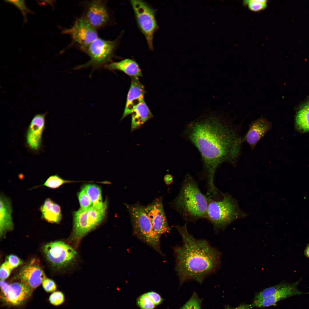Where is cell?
<instances>
[{"label": "cell", "mask_w": 309, "mask_h": 309, "mask_svg": "<svg viewBox=\"0 0 309 309\" xmlns=\"http://www.w3.org/2000/svg\"><path fill=\"white\" fill-rule=\"evenodd\" d=\"M268 1L266 0H247L243 2V4L250 11L255 12L262 11L267 7Z\"/></svg>", "instance_id": "obj_27"}, {"label": "cell", "mask_w": 309, "mask_h": 309, "mask_svg": "<svg viewBox=\"0 0 309 309\" xmlns=\"http://www.w3.org/2000/svg\"><path fill=\"white\" fill-rule=\"evenodd\" d=\"M299 281L288 283L283 282L282 286L273 295L259 300L253 301L252 307L262 308L273 306L278 301L287 298L298 295L309 294L299 290L298 286Z\"/></svg>", "instance_id": "obj_13"}, {"label": "cell", "mask_w": 309, "mask_h": 309, "mask_svg": "<svg viewBox=\"0 0 309 309\" xmlns=\"http://www.w3.org/2000/svg\"><path fill=\"white\" fill-rule=\"evenodd\" d=\"M308 110L309 111V101L305 104L302 107V108Z\"/></svg>", "instance_id": "obj_41"}, {"label": "cell", "mask_w": 309, "mask_h": 309, "mask_svg": "<svg viewBox=\"0 0 309 309\" xmlns=\"http://www.w3.org/2000/svg\"><path fill=\"white\" fill-rule=\"evenodd\" d=\"M42 286L44 290L47 292H52L56 289V285L52 280L45 278L42 282Z\"/></svg>", "instance_id": "obj_35"}, {"label": "cell", "mask_w": 309, "mask_h": 309, "mask_svg": "<svg viewBox=\"0 0 309 309\" xmlns=\"http://www.w3.org/2000/svg\"><path fill=\"white\" fill-rule=\"evenodd\" d=\"M175 227L181 236L183 244L176 247L175 270L183 283L194 280L201 283L220 266L221 254L206 240L197 239L188 231L187 223Z\"/></svg>", "instance_id": "obj_2"}, {"label": "cell", "mask_w": 309, "mask_h": 309, "mask_svg": "<svg viewBox=\"0 0 309 309\" xmlns=\"http://www.w3.org/2000/svg\"><path fill=\"white\" fill-rule=\"evenodd\" d=\"M119 38L114 40H108L98 37L92 42L84 52L90 58L84 64L75 68V69L92 67L95 69L105 66L111 62L114 57V52L118 46Z\"/></svg>", "instance_id": "obj_6"}, {"label": "cell", "mask_w": 309, "mask_h": 309, "mask_svg": "<svg viewBox=\"0 0 309 309\" xmlns=\"http://www.w3.org/2000/svg\"><path fill=\"white\" fill-rule=\"evenodd\" d=\"M73 182H74L65 180L57 175H54L49 177L43 184L34 187L29 189V190L42 186H45L51 189H55L64 184Z\"/></svg>", "instance_id": "obj_25"}, {"label": "cell", "mask_w": 309, "mask_h": 309, "mask_svg": "<svg viewBox=\"0 0 309 309\" xmlns=\"http://www.w3.org/2000/svg\"><path fill=\"white\" fill-rule=\"evenodd\" d=\"M83 188L90 199L93 206L100 207L103 205L101 190L100 187L94 184H88Z\"/></svg>", "instance_id": "obj_24"}, {"label": "cell", "mask_w": 309, "mask_h": 309, "mask_svg": "<svg viewBox=\"0 0 309 309\" xmlns=\"http://www.w3.org/2000/svg\"><path fill=\"white\" fill-rule=\"evenodd\" d=\"M0 236L2 237L7 232L13 230L14 224L11 199L2 193L0 196Z\"/></svg>", "instance_id": "obj_18"}, {"label": "cell", "mask_w": 309, "mask_h": 309, "mask_svg": "<svg viewBox=\"0 0 309 309\" xmlns=\"http://www.w3.org/2000/svg\"><path fill=\"white\" fill-rule=\"evenodd\" d=\"M225 309H238L237 307L235 308H231L230 307L227 306L226 307Z\"/></svg>", "instance_id": "obj_42"}, {"label": "cell", "mask_w": 309, "mask_h": 309, "mask_svg": "<svg viewBox=\"0 0 309 309\" xmlns=\"http://www.w3.org/2000/svg\"><path fill=\"white\" fill-rule=\"evenodd\" d=\"M107 205L104 202L102 206L92 205L88 210V217L94 229L99 225L105 217Z\"/></svg>", "instance_id": "obj_23"}, {"label": "cell", "mask_w": 309, "mask_h": 309, "mask_svg": "<svg viewBox=\"0 0 309 309\" xmlns=\"http://www.w3.org/2000/svg\"><path fill=\"white\" fill-rule=\"evenodd\" d=\"M252 306L251 304H242L237 306L238 309H251Z\"/></svg>", "instance_id": "obj_39"}, {"label": "cell", "mask_w": 309, "mask_h": 309, "mask_svg": "<svg viewBox=\"0 0 309 309\" xmlns=\"http://www.w3.org/2000/svg\"><path fill=\"white\" fill-rule=\"evenodd\" d=\"M131 114V131L140 128L153 116L144 100L135 108Z\"/></svg>", "instance_id": "obj_22"}, {"label": "cell", "mask_w": 309, "mask_h": 309, "mask_svg": "<svg viewBox=\"0 0 309 309\" xmlns=\"http://www.w3.org/2000/svg\"><path fill=\"white\" fill-rule=\"evenodd\" d=\"M164 181L167 185H170L173 182V176L169 174L166 175L164 177Z\"/></svg>", "instance_id": "obj_38"}, {"label": "cell", "mask_w": 309, "mask_h": 309, "mask_svg": "<svg viewBox=\"0 0 309 309\" xmlns=\"http://www.w3.org/2000/svg\"><path fill=\"white\" fill-rule=\"evenodd\" d=\"M43 250L47 260L53 266L56 268L66 265L76 253L72 248L61 241L47 243L44 245Z\"/></svg>", "instance_id": "obj_10"}, {"label": "cell", "mask_w": 309, "mask_h": 309, "mask_svg": "<svg viewBox=\"0 0 309 309\" xmlns=\"http://www.w3.org/2000/svg\"><path fill=\"white\" fill-rule=\"evenodd\" d=\"M138 78H132L125 107L121 120L131 114L135 108L144 100V88Z\"/></svg>", "instance_id": "obj_17"}, {"label": "cell", "mask_w": 309, "mask_h": 309, "mask_svg": "<svg viewBox=\"0 0 309 309\" xmlns=\"http://www.w3.org/2000/svg\"><path fill=\"white\" fill-rule=\"evenodd\" d=\"M39 210L41 213V219L48 223H58L62 219L61 207L50 198L45 199Z\"/></svg>", "instance_id": "obj_19"}, {"label": "cell", "mask_w": 309, "mask_h": 309, "mask_svg": "<svg viewBox=\"0 0 309 309\" xmlns=\"http://www.w3.org/2000/svg\"><path fill=\"white\" fill-rule=\"evenodd\" d=\"M201 300L194 292L187 301L179 309H201Z\"/></svg>", "instance_id": "obj_30"}, {"label": "cell", "mask_w": 309, "mask_h": 309, "mask_svg": "<svg viewBox=\"0 0 309 309\" xmlns=\"http://www.w3.org/2000/svg\"><path fill=\"white\" fill-rule=\"evenodd\" d=\"M49 299L50 302L52 304L58 306L64 303L65 300V297L62 292L58 291L52 293L50 296Z\"/></svg>", "instance_id": "obj_33"}, {"label": "cell", "mask_w": 309, "mask_h": 309, "mask_svg": "<svg viewBox=\"0 0 309 309\" xmlns=\"http://www.w3.org/2000/svg\"><path fill=\"white\" fill-rule=\"evenodd\" d=\"M88 209H80L74 213L73 234L76 239H80L92 229L88 220Z\"/></svg>", "instance_id": "obj_20"}, {"label": "cell", "mask_w": 309, "mask_h": 309, "mask_svg": "<svg viewBox=\"0 0 309 309\" xmlns=\"http://www.w3.org/2000/svg\"><path fill=\"white\" fill-rule=\"evenodd\" d=\"M283 284L281 282L258 292L255 294L253 301L260 300L273 295L281 288Z\"/></svg>", "instance_id": "obj_28"}, {"label": "cell", "mask_w": 309, "mask_h": 309, "mask_svg": "<svg viewBox=\"0 0 309 309\" xmlns=\"http://www.w3.org/2000/svg\"><path fill=\"white\" fill-rule=\"evenodd\" d=\"M145 294L155 305L159 304L162 300L160 295L155 292H150Z\"/></svg>", "instance_id": "obj_37"}, {"label": "cell", "mask_w": 309, "mask_h": 309, "mask_svg": "<svg viewBox=\"0 0 309 309\" xmlns=\"http://www.w3.org/2000/svg\"><path fill=\"white\" fill-rule=\"evenodd\" d=\"M5 1L14 5L19 9L23 15L25 23L27 22V15L32 13L33 12L27 7L25 0H6Z\"/></svg>", "instance_id": "obj_29"}, {"label": "cell", "mask_w": 309, "mask_h": 309, "mask_svg": "<svg viewBox=\"0 0 309 309\" xmlns=\"http://www.w3.org/2000/svg\"><path fill=\"white\" fill-rule=\"evenodd\" d=\"M296 122L299 128L304 131H309V111L302 109L297 112Z\"/></svg>", "instance_id": "obj_26"}, {"label": "cell", "mask_w": 309, "mask_h": 309, "mask_svg": "<svg viewBox=\"0 0 309 309\" xmlns=\"http://www.w3.org/2000/svg\"><path fill=\"white\" fill-rule=\"evenodd\" d=\"M137 303L141 309H153L155 306L146 294L138 298Z\"/></svg>", "instance_id": "obj_32"}, {"label": "cell", "mask_w": 309, "mask_h": 309, "mask_svg": "<svg viewBox=\"0 0 309 309\" xmlns=\"http://www.w3.org/2000/svg\"><path fill=\"white\" fill-rule=\"evenodd\" d=\"M231 121L225 115L208 110L186 124L181 133L201 154L203 174L211 195L218 192L214 183L218 167L223 163L235 165L240 154L242 138Z\"/></svg>", "instance_id": "obj_1"}, {"label": "cell", "mask_w": 309, "mask_h": 309, "mask_svg": "<svg viewBox=\"0 0 309 309\" xmlns=\"http://www.w3.org/2000/svg\"><path fill=\"white\" fill-rule=\"evenodd\" d=\"M62 32L70 36L72 45L84 52L90 44L98 37L97 29L82 17L76 19L71 27L64 29Z\"/></svg>", "instance_id": "obj_8"}, {"label": "cell", "mask_w": 309, "mask_h": 309, "mask_svg": "<svg viewBox=\"0 0 309 309\" xmlns=\"http://www.w3.org/2000/svg\"><path fill=\"white\" fill-rule=\"evenodd\" d=\"M78 196L80 205V209L86 210L92 206V203L90 199L83 188L78 193Z\"/></svg>", "instance_id": "obj_31"}, {"label": "cell", "mask_w": 309, "mask_h": 309, "mask_svg": "<svg viewBox=\"0 0 309 309\" xmlns=\"http://www.w3.org/2000/svg\"><path fill=\"white\" fill-rule=\"evenodd\" d=\"M130 3L138 26L145 37L149 49L153 51L154 34L158 28L156 10L143 1L130 0Z\"/></svg>", "instance_id": "obj_7"}, {"label": "cell", "mask_w": 309, "mask_h": 309, "mask_svg": "<svg viewBox=\"0 0 309 309\" xmlns=\"http://www.w3.org/2000/svg\"><path fill=\"white\" fill-rule=\"evenodd\" d=\"M304 254L306 257L309 258V244L307 246L305 249Z\"/></svg>", "instance_id": "obj_40"}, {"label": "cell", "mask_w": 309, "mask_h": 309, "mask_svg": "<svg viewBox=\"0 0 309 309\" xmlns=\"http://www.w3.org/2000/svg\"><path fill=\"white\" fill-rule=\"evenodd\" d=\"M5 262L12 269L23 264V262L17 256L14 255L7 256Z\"/></svg>", "instance_id": "obj_34"}, {"label": "cell", "mask_w": 309, "mask_h": 309, "mask_svg": "<svg viewBox=\"0 0 309 309\" xmlns=\"http://www.w3.org/2000/svg\"><path fill=\"white\" fill-rule=\"evenodd\" d=\"M145 209L154 231L160 237L169 232L171 228L164 212L162 197L156 198L151 203L145 206Z\"/></svg>", "instance_id": "obj_12"}, {"label": "cell", "mask_w": 309, "mask_h": 309, "mask_svg": "<svg viewBox=\"0 0 309 309\" xmlns=\"http://www.w3.org/2000/svg\"><path fill=\"white\" fill-rule=\"evenodd\" d=\"M47 113V112L43 114H36L28 128L26 137L27 143L32 150H37L41 146L45 125V117Z\"/></svg>", "instance_id": "obj_14"}, {"label": "cell", "mask_w": 309, "mask_h": 309, "mask_svg": "<svg viewBox=\"0 0 309 309\" xmlns=\"http://www.w3.org/2000/svg\"><path fill=\"white\" fill-rule=\"evenodd\" d=\"M84 8L82 17L96 29L108 25L112 16L105 1L92 0L82 2Z\"/></svg>", "instance_id": "obj_9"}, {"label": "cell", "mask_w": 309, "mask_h": 309, "mask_svg": "<svg viewBox=\"0 0 309 309\" xmlns=\"http://www.w3.org/2000/svg\"><path fill=\"white\" fill-rule=\"evenodd\" d=\"M11 269L5 261L1 265L0 269V277L1 280H4L9 276Z\"/></svg>", "instance_id": "obj_36"}, {"label": "cell", "mask_w": 309, "mask_h": 309, "mask_svg": "<svg viewBox=\"0 0 309 309\" xmlns=\"http://www.w3.org/2000/svg\"><path fill=\"white\" fill-rule=\"evenodd\" d=\"M104 67L110 70H115L122 71L132 77H138L142 76L140 69L137 63L130 59H126L120 61L112 62Z\"/></svg>", "instance_id": "obj_21"}, {"label": "cell", "mask_w": 309, "mask_h": 309, "mask_svg": "<svg viewBox=\"0 0 309 309\" xmlns=\"http://www.w3.org/2000/svg\"><path fill=\"white\" fill-rule=\"evenodd\" d=\"M129 213L134 235L163 255L160 246V237L154 231L145 206L140 204H125Z\"/></svg>", "instance_id": "obj_5"}, {"label": "cell", "mask_w": 309, "mask_h": 309, "mask_svg": "<svg viewBox=\"0 0 309 309\" xmlns=\"http://www.w3.org/2000/svg\"><path fill=\"white\" fill-rule=\"evenodd\" d=\"M0 286L2 301L11 306L22 304L29 298L32 292V288L21 282L9 284L1 280Z\"/></svg>", "instance_id": "obj_11"}, {"label": "cell", "mask_w": 309, "mask_h": 309, "mask_svg": "<svg viewBox=\"0 0 309 309\" xmlns=\"http://www.w3.org/2000/svg\"><path fill=\"white\" fill-rule=\"evenodd\" d=\"M17 278L33 289L42 283L45 276L40 266L33 260L21 268Z\"/></svg>", "instance_id": "obj_16"}, {"label": "cell", "mask_w": 309, "mask_h": 309, "mask_svg": "<svg viewBox=\"0 0 309 309\" xmlns=\"http://www.w3.org/2000/svg\"><path fill=\"white\" fill-rule=\"evenodd\" d=\"M221 194L223 196L221 200L209 198L207 212L206 218L216 232L224 229L234 220L245 216L239 208L235 199L228 194Z\"/></svg>", "instance_id": "obj_4"}, {"label": "cell", "mask_w": 309, "mask_h": 309, "mask_svg": "<svg viewBox=\"0 0 309 309\" xmlns=\"http://www.w3.org/2000/svg\"><path fill=\"white\" fill-rule=\"evenodd\" d=\"M271 122L264 116H261L249 124L248 129L242 138L251 150H253L258 141L272 128Z\"/></svg>", "instance_id": "obj_15"}, {"label": "cell", "mask_w": 309, "mask_h": 309, "mask_svg": "<svg viewBox=\"0 0 309 309\" xmlns=\"http://www.w3.org/2000/svg\"><path fill=\"white\" fill-rule=\"evenodd\" d=\"M209 199L201 192L195 179L187 173L179 194L171 204L184 219L194 222L206 218Z\"/></svg>", "instance_id": "obj_3"}]
</instances>
